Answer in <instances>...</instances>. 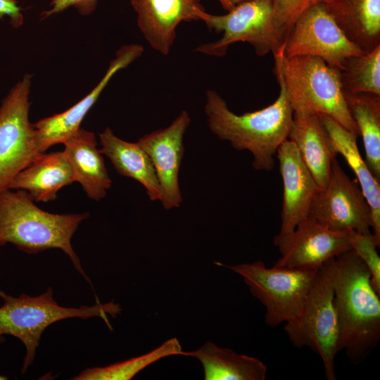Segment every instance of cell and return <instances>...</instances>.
I'll return each instance as SVG.
<instances>
[{"mask_svg":"<svg viewBox=\"0 0 380 380\" xmlns=\"http://www.w3.org/2000/svg\"><path fill=\"white\" fill-rule=\"evenodd\" d=\"M7 379H8L7 376L0 375V380H5Z\"/></svg>","mask_w":380,"mask_h":380,"instance_id":"cell-32","label":"cell"},{"mask_svg":"<svg viewBox=\"0 0 380 380\" xmlns=\"http://www.w3.org/2000/svg\"><path fill=\"white\" fill-rule=\"evenodd\" d=\"M339 71L343 93L380 95V46L348 57Z\"/></svg>","mask_w":380,"mask_h":380,"instance_id":"cell-26","label":"cell"},{"mask_svg":"<svg viewBox=\"0 0 380 380\" xmlns=\"http://www.w3.org/2000/svg\"><path fill=\"white\" fill-rule=\"evenodd\" d=\"M274 57V74L293 113L327 115L359 136L347 108L338 69L316 56L285 58L283 47Z\"/></svg>","mask_w":380,"mask_h":380,"instance_id":"cell-4","label":"cell"},{"mask_svg":"<svg viewBox=\"0 0 380 380\" xmlns=\"http://www.w3.org/2000/svg\"><path fill=\"white\" fill-rule=\"evenodd\" d=\"M329 0H272L278 34L283 44L297 18L309 7Z\"/></svg>","mask_w":380,"mask_h":380,"instance_id":"cell-28","label":"cell"},{"mask_svg":"<svg viewBox=\"0 0 380 380\" xmlns=\"http://www.w3.org/2000/svg\"><path fill=\"white\" fill-rule=\"evenodd\" d=\"M30 75L12 88L0 106V192L40 153L29 121Z\"/></svg>","mask_w":380,"mask_h":380,"instance_id":"cell-9","label":"cell"},{"mask_svg":"<svg viewBox=\"0 0 380 380\" xmlns=\"http://www.w3.org/2000/svg\"><path fill=\"white\" fill-rule=\"evenodd\" d=\"M350 238L352 249L367 267L371 275V283L380 295V258L377 252V247L380 244L372 232H350Z\"/></svg>","mask_w":380,"mask_h":380,"instance_id":"cell-27","label":"cell"},{"mask_svg":"<svg viewBox=\"0 0 380 380\" xmlns=\"http://www.w3.org/2000/svg\"><path fill=\"white\" fill-rule=\"evenodd\" d=\"M181 355L198 359L204 369L205 380H265L267 367L257 357L239 354L208 341L194 351Z\"/></svg>","mask_w":380,"mask_h":380,"instance_id":"cell-23","label":"cell"},{"mask_svg":"<svg viewBox=\"0 0 380 380\" xmlns=\"http://www.w3.org/2000/svg\"><path fill=\"white\" fill-rule=\"evenodd\" d=\"M319 115L331 148L337 155L343 156L356 176L371 209L372 234L380 244V181L372 173L360 153L357 144L358 136L343 128L332 118Z\"/></svg>","mask_w":380,"mask_h":380,"instance_id":"cell-18","label":"cell"},{"mask_svg":"<svg viewBox=\"0 0 380 380\" xmlns=\"http://www.w3.org/2000/svg\"><path fill=\"white\" fill-rule=\"evenodd\" d=\"M63 144L75 182L89 198L99 201L104 198L112 182L94 134L80 128Z\"/></svg>","mask_w":380,"mask_h":380,"instance_id":"cell-17","label":"cell"},{"mask_svg":"<svg viewBox=\"0 0 380 380\" xmlns=\"http://www.w3.org/2000/svg\"><path fill=\"white\" fill-rule=\"evenodd\" d=\"M137 25L150 46L167 55L182 22L200 20L201 0H129Z\"/></svg>","mask_w":380,"mask_h":380,"instance_id":"cell-16","label":"cell"},{"mask_svg":"<svg viewBox=\"0 0 380 380\" xmlns=\"http://www.w3.org/2000/svg\"><path fill=\"white\" fill-rule=\"evenodd\" d=\"M88 217V213H51L38 208L27 191L5 189L0 192V247L10 243L29 254L61 249L93 286L71 244L79 224Z\"/></svg>","mask_w":380,"mask_h":380,"instance_id":"cell-3","label":"cell"},{"mask_svg":"<svg viewBox=\"0 0 380 380\" xmlns=\"http://www.w3.org/2000/svg\"><path fill=\"white\" fill-rule=\"evenodd\" d=\"M348 110L362 139L365 160L380 181V95L343 93Z\"/></svg>","mask_w":380,"mask_h":380,"instance_id":"cell-24","label":"cell"},{"mask_svg":"<svg viewBox=\"0 0 380 380\" xmlns=\"http://www.w3.org/2000/svg\"><path fill=\"white\" fill-rule=\"evenodd\" d=\"M99 0H51L49 8L42 13V19L61 13L70 6L75 7L84 15L91 13L96 8Z\"/></svg>","mask_w":380,"mask_h":380,"instance_id":"cell-29","label":"cell"},{"mask_svg":"<svg viewBox=\"0 0 380 380\" xmlns=\"http://www.w3.org/2000/svg\"><path fill=\"white\" fill-rule=\"evenodd\" d=\"M222 8L227 11H229L237 5L248 0H218Z\"/></svg>","mask_w":380,"mask_h":380,"instance_id":"cell-31","label":"cell"},{"mask_svg":"<svg viewBox=\"0 0 380 380\" xmlns=\"http://www.w3.org/2000/svg\"><path fill=\"white\" fill-rule=\"evenodd\" d=\"M358 184L334 158L329 180L316 195L309 215L334 231L372 232L371 209Z\"/></svg>","mask_w":380,"mask_h":380,"instance_id":"cell-11","label":"cell"},{"mask_svg":"<svg viewBox=\"0 0 380 380\" xmlns=\"http://www.w3.org/2000/svg\"><path fill=\"white\" fill-rule=\"evenodd\" d=\"M282 47L285 58L316 56L338 70L348 57L365 53L347 38L327 11L325 3L315 4L302 13Z\"/></svg>","mask_w":380,"mask_h":380,"instance_id":"cell-10","label":"cell"},{"mask_svg":"<svg viewBox=\"0 0 380 380\" xmlns=\"http://www.w3.org/2000/svg\"><path fill=\"white\" fill-rule=\"evenodd\" d=\"M277 82L279 94L272 103L241 115L232 112L216 91L205 93L204 112L209 129L234 149L249 151L256 170L273 169L277 151L288 139L293 122V111L283 84Z\"/></svg>","mask_w":380,"mask_h":380,"instance_id":"cell-2","label":"cell"},{"mask_svg":"<svg viewBox=\"0 0 380 380\" xmlns=\"http://www.w3.org/2000/svg\"><path fill=\"white\" fill-rule=\"evenodd\" d=\"M275 156L283 183L279 233L288 234L309 216L320 189L293 141L289 139L284 141Z\"/></svg>","mask_w":380,"mask_h":380,"instance_id":"cell-15","label":"cell"},{"mask_svg":"<svg viewBox=\"0 0 380 380\" xmlns=\"http://www.w3.org/2000/svg\"><path fill=\"white\" fill-rule=\"evenodd\" d=\"M288 139L296 145L319 188H324L337 154L331 146L319 115L293 113Z\"/></svg>","mask_w":380,"mask_h":380,"instance_id":"cell-20","label":"cell"},{"mask_svg":"<svg viewBox=\"0 0 380 380\" xmlns=\"http://www.w3.org/2000/svg\"><path fill=\"white\" fill-rule=\"evenodd\" d=\"M280 258L274 266L319 269L326 262L352 249L350 232L332 230L309 215L293 231L273 240Z\"/></svg>","mask_w":380,"mask_h":380,"instance_id":"cell-12","label":"cell"},{"mask_svg":"<svg viewBox=\"0 0 380 380\" xmlns=\"http://www.w3.org/2000/svg\"><path fill=\"white\" fill-rule=\"evenodd\" d=\"M190 122L189 113L183 110L169 126L137 141L151 160L160 188V201L166 210L179 208L182 202L179 173L184 153L183 138Z\"/></svg>","mask_w":380,"mask_h":380,"instance_id":"cell-13","label":"cell"},{"mask_svg":"<svg viewBox=\"0 0 380 380\" xmlns=\"http://www.w3.org/2000/svg\"><path fill=\"white\" fill-rule=\"evenodd\" d=\"M182 352V348L179 340L172 338L149 353L104 367L88 368L72 379L129 380L160 359L181 355Z\"/></svg>","mask_w":380,"mask_h":380,"instance_id":"cell-25","label":"cell"},{"mask_svg":"<svg viewBox=\"0 0 380 380\" xmlns=\"http://www.w3.org/2000/svg\"><path fill=\"white\" fill-rule=\"evenodd\" d=\"M144 52L141 45L131 44L118 49L115 57L97 85L86 96L68 110L42 119L32 124L37 150L44 153L51 146L63 143L80 129L84 118L94 105L112 77L120 70L127 68Z\"/></svg>","mask_w":380,"mask_h":380,"instance_id":"cell-14","label":"cell"},{"mask_svg":"<svg viewBox=\"0 0 380 380\" xmlns=\"http://www.w3.org/2000/svg\"><path fill=\"white\" fill-rule=\"evenodd\" d=\"M200 20L217 33H222L218 40L202 44L196 51L205 55L220 57L229 46L236 42H246L257 55L277 53L283 42L278 34L272 0H248L224 15H212L203 11Z\"/></svg>","mask_w":380,"mask_h":380,"instance_id":"cell-8","label":"cell"},{"mask_svg":"<svg viewBox=\"0 0 380 380\" xmlns=\"http://www.w3.org/2000/svg\"><path fill=\"white\" fill-rule=\"evenodd\" d=\"M75 182L63 151L42 153L11 180L8 189L27 191L34 201L49 202L63 187Z\"/></svg>","mask_w":380,"mask_h":380,"instance_id":"cell-19","label":"cell"},{"mask_svg":"<svg viewBox=\"0 0 380 380\" xmlns=\"http://www.w3.org/2000/svg\"><path fill=\"white\" fill-rule=\"evenodd\" d=\"M101 153L113 164L122 176L139 182L151 201H160V188L151 160L137 143L124 141L115 136L109 127L99 134Z\"/></svg>","mask_w":380,"mask_h":380,"instance_id":"cell-22","label":"cell"},{"mask_svg":"<svg viewBox=\"0 0 380 380\" xmlns=\"http://www.w3.org/2000/svg\"><path fill=\"white\" fill-rule=\"evenodd\" d=\"M325 6L347 38L363 52L380 46V0H329Z\"/></svg>","mask_w":380,"mask_h":380,"instance_id":"cell-21","label":"cell"},{"mask_svg":"<svg viewBox=\"0 0 380 380\" xmlns=\"http://www.w3.org/2000/svg\"><path fill=\"white\" fill-rule=\"evenodd\" d=\"M239 274L251 294L266 309L265 322L277 327L296 318L319 269L267 267L262 261L227 265L215 262Z\"/></svg>","mask_w":380,"mask_h":380,"instance_id":"cell-7","label":"cell"},{"mask_svg":"<svg viewBox=\"0 0 380 380\" xmlns=\"http://www.w3.org/2000/svg\"><path fill=\"white\" fill-rule=\"evenodd\" d=\"M21 11L22 8L17 1L0 0V19L8 17L14 27H19L23 24L24 18Z\"/></svg>","mask_w":380,"mask_h":380,"instance_id":"cell-30","label":"cell"},{"mask_svg":"<svg viewBox=\"0 0 380 380\" xmlns=\"http://www.w3.org/2000/svg\"><path fill=\"white\" fill-rule=\"evenodd\" d=\"M0 297L4 300L0 307V343L3 336L10 335L24 344L26 353L22 373L32 364L42 334L53 323L72 317H100L111 328L106 315L115 317L121 311L120 306L113 301L77 308L61 306L54 300L51 287L34 297L23 293L15 298L0 289Z\"/></svg>","mask_w":380,"mask_h":380,"instance_id":"cell-5","label":"cell"},{"mask_svg":"<svg viewBox=\"0 0 380 380\" xmlns=\"http://www.w3.org/2000/svg\"><path fill=\"white\" fill-rule=\"evenodd\" d=\"M338 324V351L353 364L364 360L380 339V297L370 273L353 250L327 261Z\"/></svg>","mask_w":380,"mask_h":380,"instance_id":"cell-1","label":"cell"},{"mask_svg":"<svg viewBox=\"0 0 380 380\" xmlns=\"http://www.w3.org/2000/svg\"><path fill=\"white\" fill-rule=\"evenodd\" d=\"M284 331L296 348H309L319 356L327 380L336 379L338 324L327 262L318 270L301 313L285 324Z\"/></svg>","mask_w":380,"mask_h":380,"instance_id":"cell-6","label":"cell"}]
</instances>
